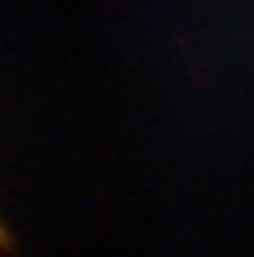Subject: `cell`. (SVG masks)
I'll return each mask as SVG.
<instances>
[{"instance_id": "1", "label": "cell", "mask_w": 254, "mask_h": 257, "mask_svg": "<svg viewBox=\"0 0 254 257\" xmlns=\"http://www.w3.org/2000/svg\"><path fill=\"white\" fill-rule=\"evenodd\" d=\"M3 243H6V230L0 227V246H3Z\"/></svg>"}]
</instances>
